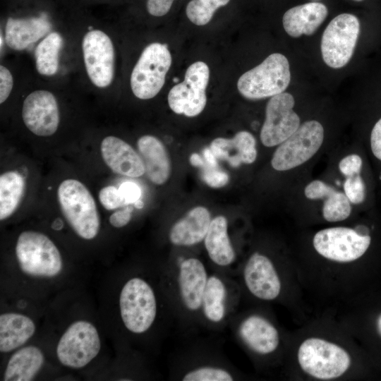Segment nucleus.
Wrapping results in <instances>:
<instances>
[{
    "mask_svg": "<svg viewBox=\"0 0 381 381\" xmlns=\"http://www.w3.org/2000/svg\"><path fill=\"white\" fill-rule=\"evenodd\" d=\"M209 274L204 262L193 256H179L167 270L172 315L184 327L200 323L202 298Z\"/></svg>",
    "mask_w": 381,
    "mask_h": 381,
    "instance_id": "nucleus-1",
    "label": "nucleus"
},
{
    "mask_svg": "<svg viewBox=\"0 0 381 381\" xmlns=\"http://www.w3.org/2000/svg\"><path fill=\"white\" fill-rule=\"evenodd\" d=\"M296 360L308 376L319 380H332L349 371L353 358L342 345L329 339L311 336L298 347Z\"/></svg>",
    "mask_w": 381,
    "mask_h": 381,
    "instance_id": "nucleus-2",
    "label": "nucleus"
},
{
    "mask_svg": "<svg viewBox=\"0 0 381 381\" xmlns=\"http://www.w3.org/2000/svg\"><path fill=\"white\" fill-rule=\"evenodd\" d=\"M61 212L75 233L82 238L93 239L98 234L100 220L95 201L80 181L68 179L57 190Z\"/></svg>",
    "mask_w": 381,
    "mask_h": 381,
    "instance_id": "nucleus-3",
    "label": "nucleus"
},
{
    "mask_svg": "<svg viewBox=\"0 0 381 381\" xmlns=\"http://www.w3.org/2000/svg\"><path fill=\"white\" fill-rule=\"evenodd\" d=\"M119 308L122 322L130 332L136 334L147 332L157 315L154 289L141 277L129 279L120 292Z\"/></svg>",
    "mask_w": 381,
    "mask_h": 381,
    "instance_id": "nucleus-4",
    "label": "nucleus"
},
{
    "mask_svg": "<svg viewBox=\"0 0 381 381\" xmlns=\"http://www.w3.org/2000/svg\"><path fill=\"white\" fill-rule=\"evenodd\" d=\"M290 80L288 59L280 53H274L241 75L237 88L245 98L261 99L284 92Z\"/></svg>",
    "mask_w": 381,
    "mask_h": 381,
    "instance_id": "nucleus-5",
    "label": "nucleus"
},
{
    "mask_svg": "<svg viewBox=\"0 0 381 381\" xmlns=\"http://www.w3.org/2000/svg\"><path fill=\"white\" fill-rule=\"evenodd\" d=\"M172 377L182 381H232L238 373L217 351L195 347L183 353L175 362Z\"/></svg>",
    "mask_w": 381,
    "mask_h": 381,
    "instance_id": "nucleus-6",
    "label": "nucleus"
},
{
    "mask_svg": "<svg viewBox=\"0 0 381 381\" xmlns=\"http://www.w3.org/2000/svg\"><path fill=\"white\" fill-rule=\"evenodd\" d=\"M16 255L20 270L30 276L52 277L62 270L59 249L47 236L40 232H22L16 242Z\"/></svg>",
    "mask_w": 381,
    "mask_h": 381,
    "instance_id": "nucleus-7",
    "label": "nucleus"
},
{
    "mask_svg": "<svg viewBox=\"0 0 381 381\" xmlns=\"http://www.w3.org/2000/svg\"><path fill=\"white\" fill-rule=\"evenodd\" d=\"M229 322L236 339L254 358H270L279 350L280 332L275 324L262 313H243L231 318Z\"/></svg>",
    "mask_w": 381,
    "mask_h": 381,
    "instance_id": "nucleus-8",
    "label": "nucleus"
},
{
    "mask_svg": "<svg viewBox=\"0 0 381 381\" xmlns=\"http://www.w3.org/2000/svg\"><path fill=\"white\" fill-rule=\"evenodd\" d=\"M227 274L215 271L209 274L202 298L200 323L219 329L229 323L236 309L239 289Z\"/></svg>",
    "mask_w": 381,
    "mask_h": 381,
    "instance_id": "nucleus-9",
    "label": "nucleus"
},
{
    "mask_svg": "<svg viewBox=\"0 0 381 381\" xmlns=\"http://www.w3.org/2000/svg\"><path fill=\"white\" fill-rule=\"evenodd\" d=\"M171 61V55L167 44L154 42L147 45L131 75V87L133 95L140 99L155 97L165 83Z\"/></svg>",
    "mask_w": 381,
    "mask_h": 381,
    "instance_id": "nucleus-10",
    "label": "nucleus"
},
{
    "mask_svg": "<svg viewBox=\"0 0 381 381\" xmlns=\"http://www.w3.org/2000/svg\"><path fill=\"white\" fill-rule=\"evenodd\" d=\"M371 236L355 229L335 226L318 231L313 239L315 251L327 260L353 262L364 255L371 243Z\"/></svg>",
    "mask_w": 381,
    "mask_h": 381,
    "instance_id": "nucleus-11",
    "label": "nucleus"
},
{
    "mask_svg": "<svg viewBox=\"0 0 381 381\" xmlns=\"http://www.w3.org/2000/svg\"><path fill=\"white\" fill-rule=\"evenodd\" d=\"M360 33L358 18L351 13L334 17L325 28L321 40L323 61L329 67L340 68L351 59Z\"/></svg>",
    "mask_w": 381,
    "mask_h": 381,
    "instance_id": "nucleus-12",
    "label": "nucleus"
},
{
    "mask_svg": "<svg viewBox=\"0 0 381 381\" xmlns=\"http://www.w3.org/2000/svg\"><path fill=\"white\" fill-rule=\"evenodd\" d=\"M324 128L317 121H308L276 149L271 164L277 171L294 169L310 159L320 149Z\"/></svg>",
    "mask_w": 381,
    "mask_h": 381,
    "instance_id": "nucleus-13",
    "label": "nucleus"
},
{
    "mask_svg": "<svg viewBox=\"0 0 381 381\" xmlns=\"http://www.w3.org/2000/svg\"><path fill=\"white\" fill-rule=\"evenodd\" d=\"M210 78L207 64L196 61L187 68L184 80L169 92L168 104L176 114L194 117L200 114L207 103L206 88Z\"/></svg>",
    "mask_w": 381,
    "mask_h": 381,
    "instance_id": "nucleus-14",
    "label": "nucleus"
},
{
    "mask_svg": "<svg viewBox=\"0 0 381 381\" xmlns=\"http://www.w3.org/2000/svg\"><path fill=\"white\" fill-rule=\"evenodd\" d=\"M100 339L96 327L90 322L79 320L72 323L61 336L56 354L61 364L81 368L99 353Z\"/></svg>",
    "mask_w": 381,
    "mask_h": 381,
    "instance_id": "nucleus-15",
    "label": "nucleus"
},
{
    "mask_svg": "<svg viewBox=\"0 0 381 381\" xmlns=\"http://www.w3.org/2000/svg\"><path fill=\"white\" fill-rule=\"evenodd\" d=\"M245 289L253 298L262 301L279 299L283 289L280 270L267 255L252 253L239 270Z\"/></svg>",
    "mask_w": 381,
    "mask_h": 381,
    "instance_id": "nucleus-16",
    "label": "nucleus"
},
{
    "mask_svg": "<svg viewBox=\"0 0 381 381\" xmlns=\"http://www.w3.org/2000/svg\"><path fill=\"white\" fill-rule=\"evenodd\" d=\"M83 61L87 74L96 87L111 85L114 75V48L110 37L100 30L87 32L82 41Z\"/></svg>",
    "mask_w": 381,
    "mask_h": 381,
    "instance_id": "nucleus-17",
    "label": "nucleus"
},
{
    "mask_svg": "<svg viewBox=\"0 0 381 381\" xmlns=\"http://www.w3.org/2000/svg\"><path fill=\"white\" fill-rule=\"evenodd\" d=\"M294 104V98L289 92L278 94L269 99L260 131V140L265 146L281 144L298 128L300 118L293 109Z\"/></svg>",
    "mask_w": 381,
    "mask_h": 381,
    "instance_id": "nucleus-18",
    "label": "nucleus"
},
{
    "mask_svg": "<svg viewBox=\"0 0 381 381\" xmlns=\"http://www.w3.org/2000/svg\"><path fill=\"white\" fill-rule=\"evenodd\" d=\"M22 118L25 126L35 135H52L57 131L60 121L55 96L43 90L30 93L23 101Z\"/></svg>",
    "mask_w": 381,
    "mask_h": 381,
    "instance_id": "nucleus-19",
    "label": "nucleus"
},
{
    "mask_svg": "<svg viewBox=\"0 0 381 381\" xmlns=\"http://www.w3.org/2000/svg\"><path fill=\"white\" fill-rule=\"evenodd\" d=\"M100 152L106 165L115 174L137 178L145 173L142 157L118 137H105L101 142Z\"/></svg>",
    "mask_w": 381,
    "mask_h": 381,
    "instance_id": "nucleus-20",
    "label": "nucleus"
},
{
    "mask_svg": "<svg viewBox=\"0 0 381 381\" xmlns=\"http://www.w3.org/2000/svg\"><path fill=\"white\" fill-rule=\"evenodd\" d=\"M204 246L217 272L229 274L237 259L236 252L229 234L227 219L223 215L214 217L204 238Z\"/></svg>",
    "mask_w": 381,
    "mask_h": 381,
    "instance_id": "nucleus-21",
    "label": "nucleus"
},
{
    "mask_svg": "<svg viewBox=\"0 0 381 381\" xmlns=\"http://www.w3.org/2000/svg\"><path fill=\"white\" fill-rule=\"evenodd\" d=\"M211 214L207 209L198 206L190 210L175 222L169 234V241L175 246L190 247L200 243L209 229Z\"/></svg>",
    "mask_w": 381,
    "mask_h": 381,
    "instance_id": "nucleus-22",
    "label": "nucleus"
},
{
    "mask_svg": "<svg viewBox=\"0 0 381 381\" xmlns=\"http://www.w3.org/2000/svg\"><path fill=\"white\" fill-rule=\"evenodd\" d=\"M328 14L327 7L320 2H308L287 10L282 18L286 32L291 37L313 35Z\"/></svg>",
    "mask_w": 381,
    "mask_h": 381,
    "instance_id": "nucleus-23",
    "label": "nucleus"
},
{
    "mask_svg": "<svg viewBox=\"0 0 381 381\" xmlns=\"http://www.w3.org/2000/svg\"><path fill=\"white\" fill-rule=\"evenodd\" d=\"M256 141L248 131L238 132L232 138H217L210 145L217 159L227 161L234 168L252 164L257 157Z\"/></svg>",
    "mask_w": 381,
    "mask_h": 381,
    "instance_id": "nucleus-24",
    "label": "nucleus"
},
{
    "mask_svg": "<svg viewBox=\"0 0 381 381\" xmlns=\"http://www.w3.org/2000/svg\"><path fill=\"white\" fill-rule=\"evenodd\" d=\"M51 28L50 22L43 16L8 18L5 27L6 42L14 50H23L44 37Z\"/></svg>",
    "mask_w": 381,
    "mask_h": 381,
    "instance_id": "nucleus-25",
    "label": "nucleus"
},
{
    "mask_svg": "<svg viewBox=\"0 0 381 381\" xmlns=\"http://www.w3.org/2000/svg\"><path fill=\"white\" fill-rule=\"evenodd\" d=\"M137 145L148 179L157 185L164 184L171 174V162L164 144L157 138L145 135L138 140Z\"/></svg>",
    "mask_w": 381,
    "mask_h": 381,
    "instance_id": "nucleus-26",
    "label": "nucleus"
},
{
    "mask_svg": "<svg viewBox=\"0 0 381 381\" xmlns=\"http://www.w3.org/2000/svg\"><path fill=\"white\" fill-rule=\"evenodd\" d=\"M35 332L34 322L28 316L7 313L0 315V351L6 353L24 344Z\"/></svg>",
    "mask_w": 381,
    "mask_h": 381,
    "instance_id": "nucleus-27",
    "label": "nucleus"
},
{
    "mask_svg": "<svg viewBox=\"0 0 381 381\" xmlns=\"http://www.w3.org/2000/svg\"><path fill=\"white\" fill-rule=\"evenodd\" d=\"M44 361V354L38 347L25 346L16 351L8 360L4 380H32L42 368Z\"/></svg>",
    "mask_w": 381,
    "mask_h": 381,
    "instance_id": "nucleus-28",
    "label": "nucleus"
},
{
    "mask_svg": "<svg viewBox=\"0 0 381 381\" xmlns=\"http://www.w3.org/2000/svg\"><path fill=\"white\" fill-rule=\"evenodd\" d=\"M25 181L18 171H8L0 176V219L11 216L23 196Z\"/></svg>",
    "mask_w": 381,
    "mask_h": 381,
    "instance_id": "nucleus-29",
    "label": "nucleus"
},
{
    "mask_svg": "<svg viewBox=\"0 0 381 381\" xmlns=\"http://www.w3.org/2000/svg\"><path fill=\"white\" fill-rule=\"evenodd\" d=\"M62 44V37L57 32L49 33L39 42L35 51V59L36 70L40 74L52 76L57 73Z\"/></svg>",
    "mask_w": 381,
    "mask_h": 381,
    "instance_id": "nucleus-30",
    "label": "nucleus"
},
{
    "mask_svg": "<svg viewBox=\"0 0 381 381\" xmlns=\"http://www.w3.org/2000/svg\"><path fill=\"white\" fill-rule=\"evenodd\" d=\"M324 200L322 215L326 221L337 222L349 217L351 211V204L344 193L337 191L332 187Z\"/></svg>",
    "mask_w": 381,
    "mask_h": 381,
    "instance_id": "nucleus-31",
    "label": "nucleus"
},
{
    "mask_svg": "<svg viewBox=\"0 0 381 381\" xmlns=\"http://www.w3.org/2000/svg\"><path fill=\"white\" fill-rule=\"evenodd\" d=\"M230 0H191L186 8L189 20L196 25H205L212 19L214 12L229 3Z\"/></svg>",
    "mask_w": 381,
    "mask_h": 381,
    "instance_id": "nucleus-32",
    "label": "nucleus"
},
{
    "mask_svg": "<svg viewBox=\"0 0 381 381\" xmlns=\"http://www.w3.org/2000/svg\"><path fill=\"white\" fill-rule=\"evenodd\" d=\"M344 190L350 202L360 204L363 202L365 186L360 174L346 178L344 183Z\"/></svg>",
    "mask_w": 381,
    "mask_h": 381,
    "instance_id": "nucleus-33",
    "label": "nucleus"
},
{
    "mask_svg": "<svg viewBox=\"0 0 381 381\" xmlns=\"http://www.w3.org/2000/svg\"><path fill=\"white\" fill-rule=\"evenodd\" d=\"M99 200L102 205L107 210L126 206L119 188L114 186L102 188L99 192Z\"/></svg>",
    "mask_w": 381,
    "mask_h": 381,
    "instance_id": "nucleus-34",
    "label": "nucleus"
},
{
    "mask_svg": "<svg viewBox=\"0 0 381 381\" xmlns=\"http://www.w3.org/2000/svg\"><path fill=\"white\" fill-rule=\"evenodd\" d=\"M202 180L212 188H221L229 183V175L217 168L204 166Z\"/></svg>",
    "mask_w": 381,
    "mask_h": 381,
    "instance_id": "nucleus-35",
    "label": "nucleus"
},
{
    "mask_svg": "<svg viewBox=\"0 0 381 381\" xmlns=\"http://www.w3.org/2000/svg\"><path fill=\"white\" fill-rule=\"evenodd\" d=\"M362 163L361 157L353 154L343 158L339 164V168L344 176L349 177L361 173Z\"/></svg>",
    "mask_w": 381,
    "mask_h": 381,
    "instance_id": "nucleus-36",
    "label": "nucleus"
},
{
    "mask_svg": "<svg viewBox=\"0 0 381 381\" xmlns=\"http://www.w3.org/2000/svg\"><path fill=\"white\" fill-rule=\"evenodd\" d=\"M331 188V186L323 181L315 180L306 186L304 193L306 197L308 199H323Z\"/></svg>",
    "mask_w": 381,
    "mask_h": 381,
    "instance_id": "nucleus-37",
    "label": "nucleus"
},
{
    "mask_svg": "<svg viewBox=\"0 0 381 381\" xmlns=\"http://www.w3.org/2000/svg\"><path fill=\"white\" fill-rule=\"evenodd\" d=\"M13 86V75L10 71L3 65L0 66V103L8 97Z\"/></svg>",
    "mask_w": 381,
    "mask_h": 381,
    "instance_id": "nucleus-38",
    "label": "nucleus"
},
{
    "mask_svg": "<svg viewBox=\"0 0 381 381\" xmlns=\"http://www.w3.org/2000/svg\"><path fill=\"white\" fill-rule=\"evenodd\" d=\"M119 190L123 197L126 205L134 204L140 199L141 190L135 183L127 181L123 183L119 188Z\"/></svg>",
    "mask_w": 381,
    "mask_h": 381,
    "instance_id": "nucleus-39",
    "label": "nucleus"
},
{
    "mask_svg": "<svg viewBox=\"0 0 381 381\" xmlns=\"http://www.w3.org/2000/svg\"><path fill=\"white\" fill-rule=\"evenodd\" d=\"M174 0H147L146 8L152 16L161 17L168 13Z\"/></svg>",
    "mask_w": 381,
    "mask_h": 381,
    "instance_id": "nucleus-40",
    "label": "nucleus"
},
{
    "mask_svg": "<svg viewBox=\"0 0 381 381\" xmlns=\"http://www.w3.org/2000/svg\"><path fill=\"white\" fill-rule=\"evenodd\" d=\"M133 207L127 205L123 209L116 211L109 217V223L116 228L126 226L131 219Z\"/></svg>",
    "mask_w": 381,
    "mask_h": 381,
    "instance_id": "nucleus-41",
    "label": "nucleus"
},
{
    "mask_svg": "<svg viewBox=\"0 0 381 381\" xmlns=\"http://www.w3.org/2000/svg\"><path fill=\"white\" fill-rule=\"evenodd\" d=\"M370 147L375 157L381 161V118L372 129Z\"/></svg>",
    "mask_w": 381,
    "mask_h": 381,
    "instance_id": "nucleus-42",
    "label": "nucleus"
},
{
    "mask_svg": "<svg viewBox=\"0 0 381 381\" xmlns=\"http://www.w3.org/2000/svg\"><path fill=\"white\" fill-rule=\"evenodd\" d=\"M203 157L205 159V166L217 168V159L215 155L213 154L210 148H205L203 152Z\"/></svg>",
    "mask_w": 381,
    "mask_h": 381,
    "instance_id": "nucleus-43",
    "label": "nucleus"
},
{
    "mask_svg": "<svg viewBox=\"0 0 381 381\" xmlns=\"http://www.w3.org/2000/svg\"><path fill=\"white\" fill-rule=\"evenodd\" d=\"M373 326L374 332L381 341V310L374 318Z\"/></svg>",
    "mask_w": 381,
    "mask_h": 381,
    "instance_id": "nucleus-44",
    "label": "nucleus"
},
{
    "mask_svg": "<svg viewBox=\"0 0 381 381\" xmlns=\"http://www.w3.org/2000/svg\"><path fill=\"white\" fill-rule=\"evenodd\" d=\"M189 159H190V163L193 166L196 167L203 168V167L205 164L203 159L198 153H193L190 155Z\"/></svg>",
    "mask_w": 381,
    "mask_h": 381,
    "instance_id": "nucleus-45",
    "label": "nucleus"
},
{
    "mask_svg": "<svg viewBox=\"0 0 381 381\" xmlns=\"http://www.w3.org/2000/svg\"><path fill=\"white\" fill-rule=\"evenodd\" d=\"M143 205V202L140 199L134 203V206L136 208H142Z\"/></svg>",
    "mask_w": 381,
    "mask_h": 381,
    "instance_id": "nucleus-46",
    "label": "nucleus"
},
{
    "mask_svg": "<svg viewBox=\"0 0 381 381\" xmlns=\"http://www.w3.org/2000/svg\"><path fill=\"white\" fill-rule=\"evenodd\" d=\"M310 2H320V0H310Z\"/></svg>",
    "mask_w": 381,
    "mask_h": 381,
    "instance_id": "nucleus-47",
    "label": "nucleus"
},
{
    "mask_svg": "<svg viewBox=\"0 0 381 381\" xmlns=\"http://www.w3.org/2000/svg\"><path fill=\"white\" fill-rule=\"evenodd\" d=\"M351 1H356V2H361V1H363L365 0H351Z\"/></svg>",
    "mask_w": 381,
    "mask_h": 381,
    "instance_id": "nucleus-48",
    "label": "nucleus"
}]
</instances>
